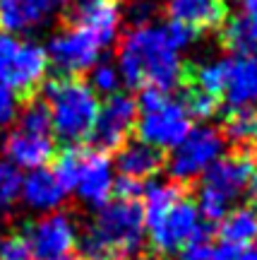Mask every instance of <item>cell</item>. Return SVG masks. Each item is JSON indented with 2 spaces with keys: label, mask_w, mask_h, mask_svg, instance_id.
Wrapping results in <instances>:
<instances>
[{
  "label": "cell",
  "mask_w": 257,
  "mask_h": 260,
  "mask_svg": "<svg viewBox=\"0 0 257 260\" xmlns=\"http://www.w3.org/2000/svg\"><path fill=\"white\" fill-rule=\"evenodd\" d=\"M144 232L149 234V243L159 255H171L180 253L188 246L195 243H207L209 239V226L202 219L197 205L180 198L166 212L144 222Z\"/></svg>",
  "instance_id": "6"
},
{
  "label": "cell",
  "mask_w": 257,
  "mask_h": 260,
  "mask_svg": "<svg viewBox=\"0 0 257 260\" xmlns=\"http://www.w3.org/2000/svg\"><path fill=\"white\" fill-rule=\"evenodd\" d=\"M248 193H250V205H252L250 210L257 214V176H255V181H252V186H250Z\"/></svg>",
  "instance_id": "35"
},
{
  "label": "cell",
  "mask_w": 257,
  "mask_h": 260,
  "mask_svg": "<svg viewBox=\"0 0 257 260\" xmlns=\"http://www.w3.org/2000/svg\"><path fill=\"white\" fill-rule=\"evenodd\" d=\"M226 135L224 138L233 140V142H255L257 140V111L255 109H238L231 111V116L226 118Z\"/></svg>",
  "instance_id": "23"
},
{
  "label": "cell",
  "mask_w": 257,
  "mask_h": 260,
  "mask_svg": "<svg viewBox=\"0 0 257 260\" xmlns=\"http://www.w3.org/2000/svg\"><path fill=\"white\" fill-rule=\"evenodd\" d=\"M0 260H31L24 236H5L0 239Z\"/></svg>",
  "instance_id": "31"
},
{
  "label": "cell",
  "mask_w": 257,
  "mask_h": 260,
  "mask_svg": "<svg viewBox=\"0 0 257 260\" xmlns=\"http://www.w3.org/2000/svg\"><path fill=\"white\" fill-rule=\"evenodd\" d=\"M144 212L137 200H116L96 210L77 246L87 260H125L144 241Z\"/></svg>",
  "instance_id": "2"
},
{
  "label": "cell",
  "mask_w": 257,
  "mask_h": 260,
  "mask_svg": "<svg viewBox=\"0 0 257 260\" xmlns=\"http://www.w3.org/2000/svg\"><path fill=\"white\" fill-rule=\"evenodd\" d=\"M113 193L118 195V200H137L139 195L144 193V186H142L139 181L120 176L113 181Z\"/></svg>",
  "instance_id": "33"
},
{
  "label": "cell",
  "mask_w": 257,
  "mask_h": 260,
  "mask_svg": "<svg viewBox=\"0 0 257 260\" xmlns=\"http://www.w3.org/2000/svg\"><path fill=\"white\" fill-rule=\"evenodd\" d=\"M101 51V41L94 37L92 31L77 27V24H70V27L55 31L53 37L48 39L46 56L48 65H53L60 75H67L72 80L75 75L92 70L94 65L99 63Z\"/></svg>",
  "instance_id": "9"
},
{
  "label": "cell",
  "mask_w": 257,
  "mask_h": 260,
  "mask_svg": "<svg viewBox=\"0 0 257 260\" xmlns=\"http://www.w3.org/2000/svg\"><path fill=\"white\" fill-rule=\"evenodd\" d=\"M224 3H226V0H224ZM231 3H236V0H231Z\"/></svg>",
  "instance_id": "38"
},
{
  "label": "cell",
  "mask_w": 257,
  "mask_h": 260,
  "mask_svg": "<svg viewBox=\"0 0 257 260\" xmlns=\"http://www.w3.org/2000/svg\"><path fill=\"white\" fill-rule=\"evenodd\" d=\"M137 102L130 96V94H111L108 99L101 104L99 109V116H96V123L92 128V145L96 152H108V149L123 147L128 135L135 130V123H137Z\"/></svg>",
  "instance_id": "11"
},
{
  "label": "cell",
  "mask_w": 257,
  "mask_h": 260,
  "mask_svg": "<svg viewBox=\"0 0 257 260\" xmlns=\"http://www.w3.org/2000/svg\"><path fill=\"white\" fill-rule=\"evenodd\" d=\"M226 152V138L219 128L211 125H197L193 128L180 145L173 147V154L168 159V174L178 183H188L202 176L204 171L219 161Z\"/></svg>",
  "instance_id": "8"
},
{
  "label": "cell",
  "mask_w": 257,
  "mask_h": 260,
  "mask_svg": "<svg viewBox=\"0 0 257 260\" xmlns=\"http://www.w3.org/2000/svg\"><path fill=\"white\" fill-rule=\"evenodd\" d=\"M113 181H116L113 164L103 152H96V149L80 152V164H77L72 190L84 205L101 210L113 195Z\"/></svg>",
  "instance_id": "12"
},
{
  "label": "cell",
  "mask_w": 257,
  "mask_h": 260,
  "mask_svg": "<svg viewBox=\"0 0 257 260\" xmlns=\"http://www.w3.org/2000/svg\"><path fill=\"white\" fill-rule=\"evenodd\" d=\"M183 198V188L178 183H149L144 188V205H142V212H144V222L159 217L161 212H166L173 203H178Z\"/></svg>",
  "instance_id": "22"
},
{
  "label": "cell",
  "mask_w": 257,
  "mask_h": 260,
  "mask_svg": "<svg viewBox=\"0 0 257 260\" xmlns=\"http://www.w3.org/2000/svg\"><path fill=\"white\" fill-rule=\"evenodd\" d=\"M22 174L5 157H0V212H10L19 200Z\"/></svg>",
  "instance_id": "25"
},
{
  "label": "cell",
  "mask_w": 257,
  "mask_h": 260,
  "mask_svg": "<svg viewBox=\"0 0 257 260\" xmlns=\"http://www.w3.org/2000/svg\"><path fill=\"white\" fill-rule=\"evenodd\" d=\"M137 260H149V258H137Z\"/></svg>",
  "instance_id": "37"
},
{
  "label": "cell",
  "mask_w": 257,
  "mask_h": 260,
  "mask_svg": "<svg viewBox=\"0 0 257 260\" xmlns=\"http://www.w3.org/2000/svg\"><path fill=\"white\" fill-rule=\"evenodd\" d=\"M3 154L15 169H44L55 154V142L51 135H36L24 130H12L3 140Z\"/></svg>",
  "instance_id": "16"
},
{
  "label": "cell",
  "mask_w": 257,
  "mask_h": 260,
  "mask_svg": "<svg viewBox=\"0 0 257 260\" xmlns=\"http://www.w3.org/2000/svg\"><path fill=\"white\" fill-rule=\"evenodd\" d=\"M161 8L159 0H130L128 5V19L135 24V27H142V24H152L156 17V12Z\"/></svg>",
  "instance_id": "29"
},
{
  "label": "cell",
  "mask_w": 257,
  "mask_h": 260,
  "mask_svg": "<svg viewBox=\"0 0 257 260\" xmlns=\"http://www.w3.org/2000/svg\"><path fill=\"white\" fill-rule=\"evenodd\" d=\"M180 102H183V106L188 109V113H190L193 118H209V116H214L216 109H219V99H216V96L202 92L200 87H195V84H190V82L185 87Z\"/></svg>",
  "instance_id": "26"
},
{
  "label": "cell",
  "mask_w": 257,
  "mask_h": 260,
  "mask_svg": "<svg viewBox=\"0 0 257 260\" xmlns=\"http://www.w3.org/2000/svg\"><path fill=\"white\" fill-rule=\"evenodd\" d=\"M221 243L233 246H252L257 241V214L250 207L231 210L221 219Z\"/></svg>",
  "instance_id": "21"
},
{
  "label": "cell",
  "mask_w": 257,
  "mask_h": 260,
  "mask_svg": "<svg viewBox=\"0 0 257 260\" xmlns=\"http://www.w3.org/2000/svg\"><path fill=\"white\" fill-rule=\"evenodd\" d=\"M257 176V159L250 152L226 154L202 174L197 190V210L207 222H221L236 200L250 190Z\"/></svg>",
  "instance_id": "3"
},
{
  "label": "cell",
  "mask_w": 257,
  "mask_h": 260,
  "mask_svg": "<svg viewBox=\"0 0 257 260\" xmlns=\"http://www.w3.org/2000/svg\"><path fill=\"white\" fill-rule=\"evenodd\" d=\"M137 102V123L139 142H144L154 149H173L180 145L185 135L193 130V116L188 113L180 99L168 96V92H159L152 87H144L139 92Z\"/></svg>",
  "instance_id": "5"
},
{
  "label": "cell",
  "mask_w": 257,
  "mask_h": 260,
  "mask_svg": "<svg viewBox=\"0 0 257 260\" xmlns=\"http://www.w3.org/2000/svg\"><path fill=\"white\" fill-rule=\"evenodd\" d=\"M238 12L224 24L221 39L236 56L257 51V0H236Z\"/></svg>",
  "instance_id": "19"
},
{
  "label": "cell",
  "mask_w": 257,
  "mask_h": 260,
  "mask_svg": "<svg viewBox=\"0 0 257 260\" xmlns=\"http://www.w3.org/2000/svg\"><path fill=\"white\" fill-rule=\"evenodd\" d=\"M44 102L51 113V130L65 145H80L92 135L101 102L87 82L70 77L48 82Z\"/></svg>",
  "instance_id": "4"
},
{
  "label": "cell",
  "mask_w": 257,
  "mask_h": 260,
  "mask_svg": "<svg viewBox=\"0 0 257 260\" xmlns=\"http://www.w3.org/2000/svg\"><path fill=\"white\" fill-rule=\"evenodd\" d=\"M96 94H116L120 87V75H118V68L111 63H96L92 68V82H89Z\"/></svg>",
  "instance_id": "27"
},
{
  "label": "cell",
  "mask_w": 257,
  "mask_h": 260,
  "mask_svg": "<svg viewBox=\"0 0 257 260\" xmlns=\"http://www.w3.org/2000/svg\"><path fill=\"white\" fill-rule=\"evenodd\" d=\"M171 22H180L193 29H214L226 22L224 0H166Z\"/></svg>",
  "instance_id": "18"
},
{
  "label": "cell",
  "mask_w": 257,
  "mask_h": 260,
  "mask_svg": "<svg viewBox=\"0 0 257 260\" xmlns=\"http://www.w3.org/2000/svg\"><path fill=\"white\" fill-rule=\"evenodd\" d=\"M65 0H0V27L5 34H29L46 27Z\"/></svg>",
  "instance_id": "13"
},
{
  "label": "cell",
  "mask_w": 257,
  "mask_h": 260,
  "mask_svg": "<svg viewBox=\"0 0 257 260\" xmlns=\"http://www.w3.org/2000/svg\"><path fill=\"white\" fill-rule=\"evenodd\" d=\"M34 260L67 258V253L77 246L80 232L67 212H51L29 224L27 234H22Z\"/></svg>",
  "instance_id": "10"
},
{
  "label": "cell",
  "mask_w": 257,
  "mask_h": 260,
  "mask_svg": "<svg viewBox=\"0 0 257 260\" xmlns=\"http://www.w3.org/2000/svg\"><path fill=\"white\" fill-rule=\"evenodd\" d=\"M58 260H72V258H58Z\"/></svg>",
  "instance_id": "36"
},
{
  "label": "cell",
  "mask_w": 257,
  "mask_h": 260,
  "mask_svg": "<svg viewBox=\"0 0 257 260\" xmlns=\"http://www.w3.org/2000/svg\"><path fill=\"white\" fill-rule=\"evenodd\" d=\"M183 48L175 44L168 24H142L132 27L120 39L118 75L135 89L171 92L183 80Z\"/></svg>",
  "instance_id": "1"
},
{
  "label": "cell",
  "mask_w": 257,
  "mask_h": 260,
  "mask_svg": "<svg viewBox=\"0 0 257 260\" xmlns=\"http://www.w3.org/2000/svg\"><path fill=\"white\" fill-rule=\"evenodd\" d=\"M209 258V246L207 243H195V246H188L180 253H175L171 260H207Z\"/></svg>",
  "instance_id": "34"
},
{
  "label": "cell",
  "mask_w": 257,
  "mask_h": 260,
  "mask_svg": "<svg viewBox=\"0 0 257 260\" xmlns=\"http://www.w3.org/2000/svg\"><path fill=\"white\" fill-rule=\"evenodd\" d=\"M120 22L123 8L118 0H80L72 10V24L92 31L103 48L118 39Z\"/></svg>",
  "instance_id": "14"
},
{
  "label": "cell",
  "mask_w": 257,
  "mask_h": 260,
  "mask_svg": "<svg viewBox=\"0 0 257 260\" xmlns=\"http://www.w3.org/2000/svg\"><path fill=\"white\" fill-rule=\"evenodd\" d=\"M19 116V96L8 87H0V128H8Z\"/></svg>",
  "instance_id": "32"
},
{
  "label": "cell",
  "mask_w": 257,
  "mask_h": 260,
  "mask_svg": "<svg viewBox=\"0 0 257 260\" xmlns=\"http://www.w3.org/2000/svg\"><path fill=\"white\" fill-rule=\"evenodd\" d=\"M65 3H67V0H65Z\"/></svg>",
  "instance_id": "39"
},
{
  "label": "cell",
  "mask_w": 257,
  "mask_h": 260,
  "mask_svg": "<svg viewBox=\"0 0 257 260\" xmlns=\"http://www.w3.org/2000/svg\"><path fill=\"white\" fill-rule=\"evenodd\" d=\"M207 260H257L255 246H233V243H219L209 251Z\"/></svg>",
  "instance_id": "30"
},
{
  "label": "cell",
  "mask_w": 257,
  "mask_h": 260,
  "mask_svg": "<svg viewBox=\"0 0 257 260\" xmlns=\"http://www.w3.org/2000/svg\"><path fill=\"white\" fill-rule=\"evenodd\" d=\"M17 128L24 133H36V135H48L51 133V113L44 99L29 102L24 109H19Z\"/></svg>",
  "instance_id": "24"
},
{
  "label": "cell",
  "mask_w": 257,
  "mask_h": 260,
  "mask_svg": "<svg viewBox=\"0 0 257 260\" xmlns=\"http://www.w3.org/2000/svg\"><path fill=\"white\" fill-rule=\"evenodd\" d=\"M231 111L257 104V53L226 58V82L221 94Z\"/></svg>",
  "instance_id": "15"
},
{
  "label": "cell",
  "mask_w": 257,
  "mask_h": 260,
  "mask_svg": "<svg viewBox=\"0 0 257 260\" xmlns=\"http://www.w3.org/2000/svg\"><path fill=\"white\" fill-rule=\"evenodd\" d=\"M77 164H80V149H75V147L65 149L63 154L55 159L53 171H55V176L60 178V183L65 186V190H67V193H70V190H72V186H75Z\"/></svg>",
  "instance_id": "28"
},
{
  "label": "cell",
  "mask_w": 257,
  "mask_h": 260,
  "mask_svg": "<svg viewBox=\"0 0 257 260\" xmlns=\"http://www.w3.org/2000/svg\"><path fill=\"white\" fill-rule=\"evenodd\" d=\"M48 73L46 46L34 39L0 34V87L17 94H31L44 84Z\"/></svg>",
  "instance_id": "7"
},
{
  "label": "cell",
  "mask_w": 257,
  "mask_h": 260,
  "mask_svg": "<svg viewBox=\"0 0 257 260\" xmlns=\"http://www.w3.org/2000/svg\"><path fill=\"white\" fill-rule=\"evenodd\" d=\"M164 167V154L159 149L149 147L144 142H125L118 149L116 157V169L120 171V176L132 178V181H144V178L156 176Z\"/></svg>",
  "instance_id": "20"
},
{
  "label": "cell",
  "mask_w": 257,
  "mask_h": 260,
  "mask_svg": "<svg viewBox=\"0 0 257 260\" xmlns=\"http://www.w3.org/2000/svg\"><path fill=\"white\" fill-rule=\"evenodd\" d=\"M67 190L60 183V178L55 176L53 169H34L22 178V190H19V200L24 203L27 210L41 214L58 212V207L65 203Z\"/></svg>",
  "instance_id": "17"
}]
</instances>
